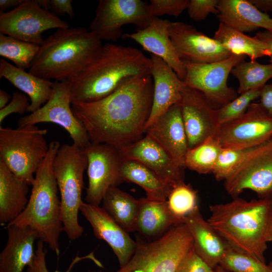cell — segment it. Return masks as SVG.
<instances>
[{"instance_id":"cell-20","label":"cell","mask_w":272,"mask_h":272,"mask_svg":"<svg viewBox=\"0 0 272 272\" xmlns=\"http://www.w3.org/2000/svg\"><path fill=\"white\" fill-rule=\"evenodd\" d=\"M170 22L168 20L154 17L146 28L137 30L133 33H124L121 37L134 41L151 54L161 58L183 81L186 69L171 40L169 32Z\"/></svg>"},{"instance_id":"cell-27","label":"cell","mask_w":272,"mask_h":272,"mask_svg":"<svg viewBox=\"0 0 272 272\" xmlns=\"http://www.w3.org/2000/svg\"><path fill=\"white\" fill-rule=\"evenodd\" d=\"M7 80L27 95L30 100L28 112H35L49 99L53 82L21 70L4 59L0 60V78Z\"/></svg>"},{"instance_id":"cell-21","label":"cell","mask_w":272,"mask_h":272,"mask_svg":"<svg viewBox=\"0 0 272 272\" xmlns=\"http://www.w3.org/2000/svg\"><path fill=\"white\" fill-rule=\"evenodd\" d=\"M145 133L158 142L178 165L185 168L188 146L179 103L170 107Z\"/></svg>"},{"instance_id":"cell-15","label":"cell","mask_w":272,"mask_h":272,"mask_svg":"<svg viewBox=\"0 0 272 272\" xmlns=\"http://www.w3.org/2000/svg\"><path fill=\"white\" fill-rule=\"evenodd\" d=\"M88 160L86 202L99 206L107 191L123 182L119 151L105 144H91L84 149Z\"/></svg>"},{"instance_id":"cell-25","label":"cell","mask_w":272,"mask_h":272,"mask_svg":"<svg viewBox=\"0 0 272 272\" xmlns=\"http://www.w3.org/2000/svg\"><path fill=\"white\" fill-rule=\"evenodd\" d=\"M217 17L220 23L242 32L260 28L272 31V18L249 0H219Z\"/></svg>"},{"instance_id":"cell-24","label":"cell","mask_w":272,"mask_h":272,"mask_svg":"<svg viewBox=\"0 0 272 272\" xmlns=\"http://www.w3.org/2000/svg\"><path fill=\"white\" fill-rule=\"evenodd\" d=\"M8 240L0 254V272H23L35 253L36 231L30 227L7 225Z\"/></svg>"},{"instance_id":"cell-37","label":"cell","mask_w":272,"mask_h":272,"mask_svg":"<svg viewBox=\"0 0 272 272\" xmlns=\"http://www.w3.org/2000/svg\"><path fill=\"white\" fill-rule=\"evenodd\" d=\"M261 89H253L243 93L232 101L216 109L219 125L242 116L252 101L259 97Z\"/></svg>"},{"instance_id":"cell-43","label":"cell","mask_w":272,"mask_h":272,"mask_svg":"<svg viewBox=\"0 0 272 272\" xmlns=\"http://www.w3.org/2000/svg\"><path fill=\"white\" fill-rule=\"evenodd\" d=\"M30 104L28 98L25 94L19 92H13L10 102L4 108L0 109V124L8 116L12 113L22 115L28 112Z\"/></svg>"},{"instance_id":"cell-34","label":"cell","mask_w":272,"mask_h":272,"mask_svg":"<svg viewBox=\"0 0 272 272\" xmlns=\"http://www.w3.org/2000/svg\"><path fill=\"white\" fill-rule=\"evenodd\" d=\"M39 48L38 44L0 33V55L11 60L21 70L30 69Z\"/></svg>"},{"instance_id":"cell-5","label":"cell","mask_w":272,"mask_h":272,"mask_svg":"<svg viewBox=\"0 0 272 272\" xmlns=\"http://www.w3.org/2000/svg\"><path fill=\"white\" fill-rule=\"evenodd\" d=\"M60 147L57 141L49 144L46 156L35 174L26 208L19 217L8 224L33 228L37 233L39 240L47 243L57 255L60 253L59 239L63 229L60 199L53 163Z\"/></svg>"},{"instance_id":"cell-13","label":"cell","mask_w":272,"mask_h":272,"mask_svg":"<svg viewBox=\"0 0 272 272\" xmlns=\"http://www.w3.org/2000/svg\"><path fill=\"white\" fill-rule=\"evenodd\" d=\"M224 181L226 191L234 198L245 189L268 198L272 192V138L256 147Z\"/></svg>"},{"instance_id":"cell-41","label":"cell","mask_w":272,"mask_h":272,"mask_svg":"<svg viewBox=\"0 0 272 272\" xmlns=\"http://www.w3.org/2000/svg\"><path fill=\"white\" fill-rule=\"evenodd\" d=\"M175 272H216L196 252L192 246L179 261Z\"/></svg>"},{"instance_id":"cell-1","label":"cell","mask_w":272,"mask_h":272,"mask_svg":"<svg viewBox=\"0 0 272 272\" xmlns=\"http://www.w3.org/2000/svg\"><path fill=\"white\" fill-rule=\"evenodd\" d=\"M150 73L131 77L99 100L72 104L73 112L86 129L90 141L118 150L141 139L153 102Z\"/></svg>"},{"instance_id":"cell-38","label":"cell","mask_w":272,"mask_h":272,"mask_svg":"<svg viewBox=\"0 0 272 272\" xmlns=\"http://www.w3.org/2000/svg\"><path fill=\"white\" fill-rule=\"evenodd\" d=\"M257 147V146H256ZM256 147L247 149H222L213 171L217 180H225Z\"/></svg>"},{"instance_id":"cell-8","label":"cell","mask_w":272,"mask_h":272,"mask_svg":"<svg viewBox=\"0 0 272 272\" xmlns=\"http://www.w3.org/2000/svg\"><path fill=\"white\" fill-rule=\"evenodd\" d=\"M192 245L186 226L183 223L176 225L154 241L138 242L130 260L117 272H175Z\"/></svg>"},{"instance_id":"cell-12","label":"cell","mask_w":272,"mask_h":272,"mask_svg":"<svg viewBox=\"0 0 272 272\" xmlns=\"http://www.w3.org/2000/svg\"><path fill=\"white\" fill-rule=\"evenodd\" d=\"M43 122L53 123L61 126L69 133L73 144L82 149H85L91 143L84 126L73 112L70 82H53L48 100L35 112L21 117L18 126Z\"/></svg>"},{"instance_id":"cell-49","label":"cell","mask_w":272,"mask_h":272,"mask_svg":"<svg viewBox=\"0 0 272 272\" xmlns=\"http://www.w3.org/2000/svg\"><path fill=\"white\" fill-rule=\"evenodd\" d=\"M11 99L10 95L5 91L0 90V109L4 108Z\"/></svg>"},{"instance_id":"cell-48","label":"cell","mask_w":272,"mask_h":272,"mask_svg":"<svg viewBox=\"0 0 272 272\" xmlns=\"http://www.w3.org/2000/svg\"><path fill=\"white\" fill-rule=\"evenodd\" d=\"M25 0H0L1 11L10 8H16L24 3Z\"/></svg>"},{"instance_id":"cell-35","label":"cell","mask_w":272,"mask_h":272,"mask_svg":"<svg viewBox=\"0 0 272 272\" xmlns=\"http://www.w3.org/2000/svg\"><path fill=\"white\" fill-rule=\"evenodd\" d=\"M166 202L172 215L182 223L185 217L198 208L196 191L184 181L172 186Z\"/></svg>"},{"instance_id":"cell-9","label":"cell","mask_w":272,"mask_h":272,"mask_svg":"<svg viewBox=\"0 0 272 272\" xmlns=\"http://www.w3.org/2000/svg\"><path fill=\"white\" fill-rule=\"evenodd\" d=\"M245 57L232 54L226 59L212 63L183 61L186 69L184 83L201 92L211 106L218 109L238 97L237 92L228 86L227 79L233 68Z\"/></svg>"},{"instance_id":"cell-16","label":"cell","mask_w":272,"mask_h":272,"mask_svg":"<svg viewBox=\"0 0 272 272\" xmlns=\"http://www.w3.org/2000/svg\"><path fill=\"white\" fill-rule=\"evenodd\" d=\"M169 35L182 61L212 63L229 58L232 54L213 38L183 22H171Z\"/></svg>"},{"instance_id":"cell-29","label":"cell","mask_w":272,"mask_h":272,"mask_svg":"<svg viewBox=\"0 0 272 272\" xmlns=\"http://www.w3.org/2000/svg\"><path fill=\"white\" fill-rule=\"evenodd\" d=\"M120 173L123 181L132 182L143 188L147 198L151 200L166 201L174 185L162 179L141 163L121 158Z\"/></svg>"},{"instance_id":"cell-23","label":"cell","mask_w":272,"mask_h":272,"mask_svg":"<svg viewBox=\"0 0 272 272\" xmlns=\"http://www.w3.org/2000/svg\"><path fill=\"white\" fill-rule=\"evenodd\" d=\"M183 223L191 235L193 246L197 254L215 269L219 266L229 244L203 219L198 208L185 217Z\"/></svg>"},{"instance_id":"cell-47","label":"cell","mask_w":272,"mask_h":272,"mask_svg":"<svg viewBox=\"0 0 272 272\" xmlns=\"http://www.w3.org/2000/svg\"><path fill=\"white\" fill-rule=\"evenodd\" d=\"M257 9L263 12H272V0H249Z\"/></svg>"},{"instance_id":"cell-18","label":"cell","mask_w":272,"mask_h":272,"mask_svg":"<svg viewBox=\"0 0 272 272\" xmlns=\"http://www.w3.org/2000/svg\"><path fill=\"white\" fill-rule=\"evenodd\" d=\"M80 211L90 224L96 237L103 240L111 248L120 268L124 267L134 254L137 243L102 207L83 201Z\"/></svg>"},{"instance_id":"cell-31","label":"cell","mask_w":272,"mask_h":272,"mask_svg":"<svg viewBox=\"0 0 272 272\" xmlns=\"http://www.w3.org/2000/svg\"><path fill=\"white\" fill-rule=\"evenodd\" d=\"M102 202V208L126 232L135 231L139 199L114 186L107 190Z\"/></svg>"},{"instance_id":"cell-44","label":"cell","mask_w":272,"mask_h":272,"mask_svg":"<svg viewBox=\"0 0 272 272\" xmlns=\"http://www.w3.org/2000/svg\"><path fill=\"white\" fill-rule=\"evenodd\" d=\"M72 3V0H48V10L56 16L67 14L73 19L75 13Z\"/></svg>"},{"instance_id":"cell-30","label":"cell","mask_w":272,"mask_h":272,"mask_svg":"<svg viewBox=\"0 0 272 272\" xmlns=\"http://www.w3.org/2000/svg\"><path fill=\"white\" fill-rule=\"evenodd\" d=\"M213 38L232 54L247 55L251 60L270 54L267 46L255 36H247L222 23H220Z\"/></svg>"},{"instance_id":"cell-4","label":"cell","mask_w":272,"mask_h":272,"mask_svg":"<svg viewBox=\"0 0 272 272\" xmlns=\"http://www.w3.org/2000/svg\"><path fill=\"white\" fill-rule=\"evenodd\" d=\"M102 46L85 27L58 29L40 45L28 72L49 81L71 82L96 58Z\"/></svg>"},{"instance_id":"cell-40","label":"cell","mask_w":272,"mask_h":272,"mask_svg":"<svg viewBox=\"0 0 272 272\" xmlns=\"http://www.w3.org/2000/svg\"><path fill=\"white\" fill-rule=\"evenodd\" d=\"M47 250L44 246V242L38 240L34 257L27 267V272H50L48 269L46 263V255ZM90 259L100 267H102L101 263L94 256L93 253L83 257H76L72 262L69 269L65 271L70 272L72 267L79 261L85 259ZM54 272H60L56 270Z\"/></svg>"},{"instance_id":"cell-7","label":"cell","mask_w":272,"mask_h":272,"mask_svg":"<svg viewBox=\"0 0 272 272\" xmlns=\"http://www.w3.org/2000/svg\"><path fill=\"white\" fill-rule=\"evenodd\" d=\"M47 132L36 125L0 127V160L29 185L48 152Z\"/></svg>"},{"instance_id":"cell-28","label":"cell","mask_w":272,"mask_h":272,"mask_svg":"<svg viewBox=\"0 0 272 272\" xmlns=\"http://www.w3.org/2000/svg\"><path fill=\"white\" fill-rule=\"evenodd\" d=\"M135 224V231L148 236L158 235L182 224L170 212L166 200L141 198Z\"/></svg>"},{"instance_id":"cell-2","label":"cell","mask_w":272,"mask_h":272,"mask_svg":"<svg viewBox=\"0 0 272 272\" xmlns=\"http://www.w3.org/2000/svg\"><path fill=\"white\" fill-rule=\"evenodd\" d=\"M207 221L232 247L265 262L272 241V203L269 198L247 201L235 197L210 206Z\"/></svg>"},{"instance_id":"cell-36","label":"cell","mask_w":272,"mask_h":272,"mask_svg":"<svg viewBox=\"0 0 272 272\" xmlns=\"http://www.w3.org/2000/svg\"><path fill=\"white\" fill-rule=\"evenodd\" d=\"M219 266L230 272H272V262L266 264L229 245Z\"/></svg>"},{"instance_id":"cell-19","label":"cell","mask_w":272,"mask_h":272,"mask_svg":"<svg viewBox=\"0 0 272 272\" xmlns=\"http://www.w3.org/2000/svg\"><path fill=\"white\" fill-rule=\"evenodd\" d=\"M121 158L137 161L166 181H184V168L155 140L146 134L139 141L118 150Z\"/></svg>"},{"instance_id":"cell-6","label":"cell","mask_w":272,"mask_h":272,"mask_svg":"<svg viewBox=\"0 0 272 272\" xmlns=\"http://www.w3.org/2000/svg\"><path fill=\"white\" fill-rule=\"evenodd\" d=\"M88 160L84 149L74 144L60 146L53 163L61 202L63 231L71 240L78 239L84 232L78 214L84 188V173Z\"/></svg>"},{"instance_id":"cell-33","label":"cell","mask_w":272,"mask_h":272,"mask_svg":"<svg viewBox=\"0 0 272 272\" xmlns=\"http://www.w3.org/2000/svg\"><path fill=\"white\" fill-rule=\"evenodd\" d=\"M239 82L238 94L257 89H261L272 78V64H263L256 60H243L231 71Z\"/></svg>"},{"instance_id":"cell-51","label":"cell","mask_w":272,"mask_h":272,"mask_svg":"<svg viewBox=\"0 0 272 272\" xmlns=\"http://www.w3.org/2000/svg\"><path fill=\"white\" fill-rule=\"evenodd\" d=\"M268 198L270 199V201H271V202L272 203V192H271L270 195L269 196V197Z\"/></svg>"},{"instance_id":"cell-3","label":"cell","mask_w":272,"mask_h":272,"mask_svg":"<svg viewBox=\"0 0 272 272\" xmlns=\"http://www.w3.org/2000/svg\"><path fill=\"white\" fill-rule=\"evenodd\" d=\"M151 58L136 48L113 43L103 45L96 58L70 82L71 103L102 99L127 79L151 74Z\"/></svg>"},{"instance_id":"cell-45","label":"cell","mask_w":272,"mask_h":272,"mask_svg":"<svg viewBox=\"0 0 272 272\" xmlns=\"http://www.w3.org/2000/svg\"><path fill=\"white\" fill-rule=\"evenodd\" d=\"M260 102L264 111L272 117V83L265 84L260 90Z\"/></svg>"},{"instance_id":"cell-32","label":"cell","mask_w":272,"mask_h":272,"mask_svg":"<svg viewBox=\"0 0 272 272\" xmlns=\"http://www.w3.org/2000/svg\"><path fill=\"white\" fill-rule=\"evenodd\" d=\"M222 149L216 136L207 139L188 149L184 159L185 168L200 174L212 173Z\"/></svg>"},{"instance_id":"cell-42","label":"cell","mask_w":272,"mask_h":272,"mask_svg":"<svg viewBox=\"0 0 272 272\" xmlns=\"http://www.w3.org/2000/svg\"><path fill=\"white\" fill-rule=\"evenodd\" d=\"M219 0H190L187 8L189 17L196 21L205 20L210 14H218Z\"/></svg>"},{"instance_id":"cell-50","label":"cell","mask_w":272,"mask_h":272,"mask_svg":"<svg viewBox=\"0 0 272 272\" xmlns=\"http://www.w3.org/2000/svg\"><path fill=\"white\" fill-rule=\"evenodd\" d=\"M216 272H230L228 271L223 268H222L220 266H218L216 269H215Z\"/></svg>"},{"instance_id":"cell-14","label":"cell","mask_w":272,"mask_h":272,"mask_svg":"<svg viewBox=\"0 0 272 272\" xmlns=\"http://www.w3.org/2000/svg\"><path fill=\"white\" fill-rule=\"evenodd\" d=\"M216 137L223 148L258 146L272 138V117L259 103H252L242 116L220 125Z\"/></svg>"},{"instance_id":"cell-39","label":"cell","mask_w":272,"mask_h":272,"mask_svg":"<svg viewBox=\"0 0 272 272\" xmlns=\"http://www.w3.org/2000/svg\"><path fill=\"white\" fill-rule=\"evenodd\" d=\"M189 0H151L148 10L152 18L164 15L177 17L187 9Z\"/></svg>"},{"instance_id":"cell-22","label":"cell","mask_w":272,"mask_h":272,"mask_svg":"<svg viewBox=\"0 0 272 272\" xmlns=\"http://www.w3.org/2000/svg\"><path fill=\"white\" fill-rule=\"evenodd\" d=\"M151 75L154 89L152 106L145 129L170 107L180 102L185 84L160 57L151 54Z\"/></svg>"},{"instance_id":"cell-26","label":"cell","mask_w":272,"mask_h":272,"mask_svg":"<svg viewBox=\"0 0 272 272\" xmlns=\"http://www.w3.org/2000/svg\"><path fill=\"white\" fill-rule=\"evenodd\" d=\"M29 185L18 178L0 160V223L7 225L24 211Z\"/></svg>"},{"instance_id":"cell-10","label":"cell","mask_w":272,"mask_h":272,"mask_svg":"<svg viewBox=\"0 0 272 272\" xmlns=\"http://www.w3.org/2000/svg\"><path fill=\"white\" fill-rule=\"evenodd\" d=\"M69 24L41 7L39 0H25L19 7L0 14V33L40 45L49 29L69 28Z\"/></svg>"},{"instance_id":"cell-17","label":"cell","mask_w":272,"mask_h":272,"mask_svg":"<svg viewBox=\"0 0 272 272\" xmlns=\"http://www.w3.org/2000/svg\"><path fill=\"white\" fill-rule=\"evenodd\" d=\"M179 103L188 149L216 136L220 126L216 109L201 92L185 85Z\"/></svg>"},{"instance_id":"cell-46","label":"cell","mask_w":272,"mask_h":272,"mask_svg":"<svg viewBox=\"0 0 272 272\" xmlns=\"http://www.w3.org/2000/svg\"><path fill=\"white\" fill-rule=\"evenodd\" d=\"M255 36L263 42L269 49L270 53L269 62L272 64V31L266 30L258 31Z\"/></svg>"},{"instance_id":"cell-11","label":"cell","mask_w":272,"mask_h":272,"mask_svg":"<svg viewBox=\"0 0 272 272\" xmlns=\"http://www.w3.org/2000/svg\"><path fill=\"white\" fill-rule=\"evenodd\" d=\"M152 18L148 4L141 0H99L89 30L101 41H116L122 36V27L134 25L143 29Z\"/></svg>"}]
</instances>
